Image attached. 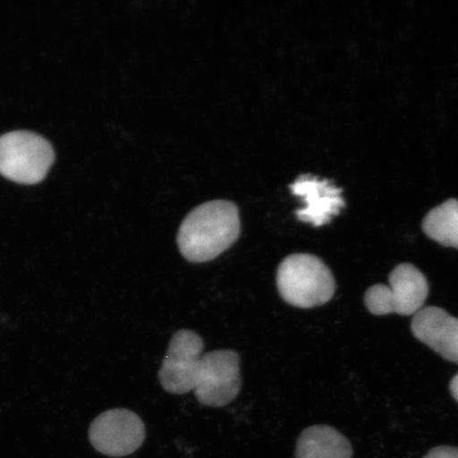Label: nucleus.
I'll use <instances>...</instances> for the list:
<instances>
[{"label": "nucleus", "mask_w": 458, "mask_h": 458, "mask_svg": "<svg viewBox=\"0 0 458 458\" xmlns=\"http://www.w3.org/2000/svg\"><path fill=\"white\" fill-rule=\"evenodd\" d=\"M203 348L202 337L196 332H176L159 370V380L165 391L175 394L193 391Z\"/></svg>", "instance_id": "nucleus-7"}, {"label": "nucleus", "mask_w": 458, "mask_h": 458, "mask_svg": "<svg viewBox=\"0 0 458 458\" xmlns=\"http://www.w3.org/2000/svg\"><path fill=\"white\" fill-rule=\"evenodd\" d=\"M276 283L283 300L302 309L325 305L335 292V277L329 267L310 254L284 258L278 267Z\"/></svg>", "instance_id": "nucleus-2"}, {"label": "nucleus", "mask_w": 458, "mask_h": 458, "mask_svg": "<svg viewBox=\"0 0 458 458\" xmlns=\"http://www.w3.org/2000/svg\"><path fill=\"white\" fill-rule=\"evenodd\" d=\"M290 188L306 204L305 208L296 211V216L300 221L310 223L315 227L328 225L332 217L339 215L342 208H345L341 189L328 180L303 174L297 177Z\"/></svg>", "instance_id": "nucleus-8"}, {"label": "nucleus", "mask_w": 458, "mask_h": 458, "mask_svg": "<svg viewBox=\"0 0 458 458\" xmlns=\"http://www.w3.org/2000/svg\"><path fill=\"white\" fill-rule=\"evenodd\" d=\"M55 150L43 136L14 131L0 136V174L21 185L44 181L55 162Z\"/></svg>", "instance_id": "nucleus-3"}, {"label": "nucleus", "mask_w": 458, "mask_h": 458, "mask_svg": "<svg viewBox=\"0 0 458 458\" xmlns=\"http://www.w3.org/2000/svg\"><path fill=\"white\" fill-rule=\"evenodd\" d=\"M242 232L237 206L213 200L198 206L177 233V245L186 260L200 263L216 259L237 242Z\"/></svg>", "instance_id": "nucleus-1"}, {"label": "nucleus", "mask_w": 458, "mask_h": 458, "mask_svg": "<svg viewBox=\"0 0 458 458\" xmlns=\"http://www.w3.org/2000/svg\"><path fill=\"white\" fill-rule=\"evenodd\" d=\"M423 458H458V448L454 446H437Z\"/></svg>", "instance_id": "nucleus-12"}, {"label": "nucleus", "mask_w": 458, "mask_h": 458, "mask_svg": "<svg viewBox=\"0 0 458 458\" xmlns=\"http://www.w3.org/2000/svg\"><path fill=\"white\" fill-rule=\"evenodd\" d=\"M422 228L429 239L458 250V200H445L429 211L423 220Z\"/></svg>", "instance_id": "nucleus-11"}, {"label": "nucleus", "mask_w": 458, "mask_h": 458, "mask_svg": "<svg viewBox=\"0 0 458 458\" xmlns=\"http://www.w3.org/2000/svg\"><path fill=\"white\" fill-rule=\"evenodd\" d=\"M242 388L240 357L233 351H216L200 360L193 392L199 403L214 408L231 403Z\"/></svg>", "instance_id": "nucleus-5"}, {"label": "nucleus", "mask_w": 458, "mask_h": 458, "mask_svg": "<svg viewBox=\"0 0 458 458\" xmlns=\"http://www.w3.org/2000/svg\"><path fill=\"white\" fill-rule=\"evenodd\" d=\"M146 428L133 411L114 409L97 417L89 428V439L100 454L111 457L128 456L145 442Z\"/></svg>", "instance_id": "nucleus-6"}, {"label": "nucleus", "mask_w": 458, "mask_h": 458, "mask_svg": "<svg viewBox=\"0 0 458 458\" xmlns=\"http://www.w3.org/2000/svg\"><path fill=\"white\" fill-rule=\"evenodd\" d=\"M411 328L416 339L444 359L458 364V318L444 309L423 308L415 315Z\"/></svg>", "instance_id": "nucleus-9"}, {"label": "nucleus", "mask_w": 458, "mask_h": 458, "mask_svg": "<svg viewBox=\"0 0 458 458\" xmlns=\"http://www.w3.org/2000/svg\"><path fill=\"white\" fill-rule=\"evenodd\" d=\"M296 458H352V446L337 429L328 426H313L303 431L297 440Z\"/></svg>", "instance_id": "nucleus-10"}, {"label": "nucleus", "mask_w": 458, "mask_h": 458, "mask_svg": "<svg viewBox=\"0 0 458 458\" xmlns=\"http://www.w3.org/2000/svg\"><path fill=\"white\" fill-rule=\"evenodd\" d=\"M450 391L452 396H454L458 403V374L454 377V379H452L450 383Z\"/></svg>", "instance_id": "nucleus-13"}, {"label": "nucleus", "mask_w": 458, "mask_h": 458, "mask_svg": "<svg viewBox=\"0 0 458 458\" xmlns=\"http://www.w3.org/2000/svg\"><path fill=\"white\" fill-rule=\"evenodd\" d=\"M428 294V280L416 267L403 263L389 275V285L376 284L365 294V305L375 315L417 314Z\"/></svg>", "instance_id": "nucleus-4"}]
</instances>
